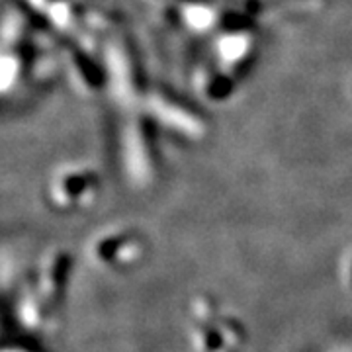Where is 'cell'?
Wrapping results in <instances>:
<instances>
[{"label":"cell","instance_id":"obj_1","mask_svg":"<svg viewBox=\"0 0 352 352\" xmlns=\"http://www.w3.org/2000/svg\"><path fill=\"white\" fill-rule=\"evenodd\" d=\"M252 51H254V38L247 30L226 32L215 41L217 65L223 71H233V73L245 71L252 61Z\"/></svg>","mask_w":352,"mask_h":352},{"label":"cell","instance_id":"obj_2","mask_svg":"<svg viewBox=\"0 0 352 352\" xmlns=\"http://www.w3.org/2000/svg\"><path fill=\"white\" fill-rule=\"evenodd\" d=\"M73 73H75V76H78L85 69H88V65H90V61H88L87 57L78 51L76 53L75 57H73ZM102 78V71H98V69H94V71H88V75H87V85L88 87H96L98 82H100Z\"/></svg>","mask_w":352,"mask_h":352}]
</instances>
